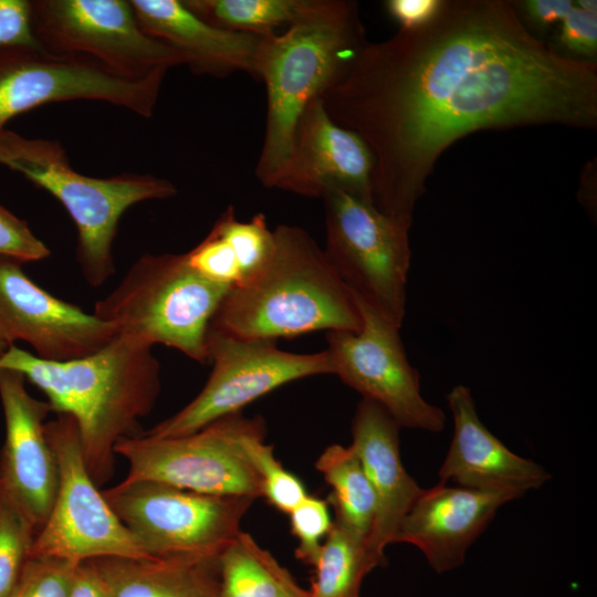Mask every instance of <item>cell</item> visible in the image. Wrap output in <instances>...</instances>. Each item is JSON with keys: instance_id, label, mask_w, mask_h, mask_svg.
I'll use <instances>...</instances> for the list:
<instances>
[{"instance_id": "obj_17", "label": "cell", "mask_w": 597, "mask_h": 597, "mask_svg": "<svg viewBox=\"0 0 597 597\" xmlns=\"http://www.w3.org/2000/svg\"><path fill=\"white\" fill-rule=\"evenodd\" d=\"M371 171L365 143L334 123L316 98L297 121L289 158L273 188L320 198L343 190L371 202Z\"/></svg>"}, {"instance_id": "obj_7", "label": "cell", "mask_w": 597, "mask_h": 597, "mask_svg": "<svg viewBox=\"0 0 597 597\" xmlns=\"http://www.w3.org/2000/svg\"><path fill=\"white\" fill-rule=\"evenodd\" d=\"M326 244L335 272L350 293L401 327L406 315L411 223L343 190L324 195Z\"/></svg>"}, {"instance_id": "obj_28", "label": "cell", "mask_w": 597, "mask_h": 597, "mask_svg": "<svg viewBox=\"0 0 597 597\" xmlns=\"http://www.w3.org/2000/svg\"><path fill=\"white\" fill-rule=\"evenodd\" d=\"M38 531L22 510L0 493V597H10Z\"/></svg>"}, {"instance_id": "obj_31", "label": "cell", "mask_w": 597, "mask_h": 597, "mask_svg": "<svg viewBox=\"0 0 597 597\" xmlns=\"http://www.w3.org/2000/svg\"><path fill=\"white\" fill-rule=\"evenodd\" d=\"M185 256L193 271L213 283L231 289L242 282L237 255L214 226Z\"/></svg>"}, {"instance_id": "obj_38", "label": "cell", "mask_w": 597, "mask_h": 597, "mask_svg": "<svg viewBox=\"0 0 597 597\" xmlns=\"http://www.w3.org/2000/svg\"><path fill=\"white\" fill-rule=\"evenodd\" d=\"M70 597H111L108 587L93 559L76 565Z\"/></svg>"}, {"instance_id": "obj_10", "label": "cell", "mask_w": 597, "mask_h": 597, "mask_svg": "<svg viewBox=\"0 0 597 597\" xmlns=\"http://www.w3.org/2000/svg\"><path fill=\"white\" fill-rule=\"evenodd\" d=\"M211 374L200 392L182 409L143 434L172 438L195 432L291 381L333 374L326 349L297 354L280 349L276 341L251 339L213 328L207 337Z\"/></svg>"}, {"instance_id": "obj_8", "label": "cell", "mask_w": 597, "mask_h": 597, "mask_svg": "<svg viewBox=\"0 0 597 597\" xmlns=\"http://www.w3.org/2000/svg\"><path fill=\"white\" fill-rule=\"evenodd\" d=\"M103 496L151 558L218 557L255 498L211 495L157 481H122Z\"/></svg>"}, {"instance_id": "obj_32", "label": "cell", "mask_w": 597, "mask_h": 597, "mask_svg": "<svg viewBox=\"0 0 597 597\" xmlns=\"http://www.w3.org/2000/svg\"><path fill=\"white\" fill-rule=\"evenodd\" d=\"M292 534L297 540L296 557L313 566L331 526L328 503L316 496L307 495L290 513Z\"/></svg>"}, {"instance_id": "obj_19", "label": "cell", "mask_w": 597, "mask_h": 597, "mask_svg": "<svg viewBox=\"0 0 597 597\" xmlns=\"http://www.w3.org/2000/svg\"><path fill=\"white\" fill-rule=\"evenodd\" d=\"M447 401L454 430L438 473L440 483L522 496L548 481L551 475L542 465L511 451L482 423L468 387H453Z\"/></svg>"}, {"instance_id": "obj_40", "label": "cell", "mask_w": 597, "mask_h": 597, "mask_svg": "<svg viewBox=\"0 0 597 597\" xmlns=\"http://www.w3.org/2000/svg\"><path fill=\"white\" fill-rule=\"evenodd\" d=\"M8 345L0 339V356L8 349Z\"/></svg>"}, {"instance_id": "obj_39", "label": "cell", "mask_w": 597, "mask_h": 597, "mask_svg": "<svg viewBox=\"0 0 597 597\" xmlns=\"http://www.w3.org/2000/svg\"><path fill=\"white\" fill-rule=\"evenodd\" d=\"M574 3L584 11L597 13V2L595 0H579Z\"/></svg>"}, {"instance_id": "obj_23", "label": "cell", "mask_w": 597, "mask_h": 597, "mask_svg": "<svg viewBox=\"0 0 597 597\" xmlns=\"http://www.w3.org/2000/svg\"><path fill=\"white\" fill-rule=\"evenodd\" d=\"M219 574L218 597H310L270 552L241 531L220 554Z\"/></svg>"}, {"instance_id": "obj_18", "label": "cell", "mask_w": 597, "mask_h": 597, "mask_svg": "<svg viewBox=\"0 0 597 597\" xmlns=\"http://www.w3.org/2000/svg\"><path fill=\"white\" fill-rule=\"evenodd\" d=\"M521 498L505 491H485L439 483L422 489L404 517L394 543L418 547L437 573L463 564L471 544L496 511Z\"/></svg>"}, {"instance_id": "obj_26", "label": "cell", "mask_w": 597, "mask_h": 597, "mask_svg": "<svg viewBox=\"0 0 597 597\" xmlns=\"http://www.w3.org/2000/svg\"><path fill=\"white\" fill-rule=\"evenodd\" d=\"M313 0H182L203 21L229 31L254 35L289 28Z\"/></svg>"}, {"instance_id": "obj_35", "label": "cell", "mask_w": 597, "mask_h": 597, "mask_svg": "<svg viewBox=\"0 0 597 597\" xmlns=\"http://www.w3.org/2000/svg\"><path fill=\"white\" fill-rule=\"evenodd\" d=\"M21 46H40L32 30L31 1L0 0V50Z\"/></svg>"}, {"instance_id": "obj_4", "label": "cell", "mask_w": 597, "mask_h": 597, "mask_svg": "<svg viewBox=\"0 0 597 597\" xmlns=\"http://www.w3.org/2000/svg\"><path fill=\"white\" fill-rule=\"evenodd\" d=\"M273 234L269 261L228 291L210 328L270 341L317 331H358L357 306L324 249L297 226L279 224Z\"/></svg>"}, {"instance_id": "obj_16", "label": "cell", "mask_w": 597, "mask_h": 597, "mask_svg": "<svg viewBox=\"0 0 597 597\" xmlns=\"http://www.w3.org/2000/svg\"><path fill=\"white\" fill-rule=\"evenodd\" d=\"M24 383L19 371L0 368L6 422L0 493L11 499L39 532L56 496L59 469L45 433L44 419L52 409L48 401L32 397Z\"/></svg>"}, {"instance_id": "obj_2", "label": "cell", "mask_w": 597, "mask_h": 597, "mask_svg": "<svg viewBox=\"0 0 597 597\" xmlns=\"http://www.w3.org/2000/svg\"><path fill=\"white\" fill-rule=\"evenodd\" d=\"M151 348L117 334L91 355L51 362L13 344L0 368L19 371L45 394L52 411L73 417L87 471L100 486L113 476L116 443L144 432L139 420L158 398L160 364Z\"/></svg>"}, {"instance_id": "obj_11", "label": "cell", "mask_w": 597, "mask_h": 597, "mask_svg": "<svg viewBox=\"0 0 597 597\" xmlns=\"http://www.w3.org/2000/svg\"><path fill=\"white\" fill-rule=\"evenodd\" d=\"M31 22L43 50L86 56L124 78L166 75L184 64L177 51L142 29L130 0H31Z\"/></svg>"}, {"instance_id": "obj_27", "label": "cell", "mask_w": 597, "mask_h": 597, "mask_svg": "<svg viewBox=\"0 0 597 597\" xmlns=\"http://www.w3.org/2000/svg\"><path fill=\"white\" fill-rule=\"evenodd\" d=\"M264 438V421L260 417L253 418L242 437V444L261 480L262 496L275 509L289 514L308 494L302 481L283 468Z\"/></svg>"}, {"instance_id": "obj_29", "label": "cell", "mask_w": 597, "mask_h": 597, "mask_svg": "<svg viewBox=\"0 0 597 597\" xmlns=\"http://www.w3.org/2000/svg\"><path fill=\"white\" fill-rule=\"evenodd\" d=\"M213 226L232 247L241 270L242 282L259 272L272 255L274 234L273 230L269 229L263 213L254 214L244 222L235 218L233 207L229 206Z\"/></svg>"}, {"instance_id": "obj_30", "label": "cell", "mask_w": 597, "mask_h": 597, "mask_svg": "<svg viewBox=\"0 0 597 597\" xmlns=\"http://www.w3.org/2000/svg\"><path fill=\"white\" fill-rule=\"evenodd\" d=\"M77 564L53 557L29 556L10 597H70Z\"/></svg>"}, {"instance_id": "obj_5", "label": "cell", "mask_w": 597, "mask_h": 597, "mask_svg": "<svg viewBox=\"0 0 597 597\" xmlns=\"http://www.w3.org/2000/svg\"><path fill=\"white\" fill-rule=\"evenodd\" d=\"M0 165L23 175L64 207L77 231L76 261L94 289L115 273L113 245L122 216L134 205L177 193L170 180L151 174L83 175L72 168L57 140L29 138L7 128L0 130Z\"/></svg>"}, {"instance_id": "obj_24", "label": "cell", "mask_w": 597, "mask_h": 597, "mask_svg": "<svg viewBox=\"0 0 597 597\" xmlns=\"http://www.w3.org/2000/svg\"><path fill=\"white\" fill-rule=\"evenodd\" d=\"M380 565L365 536L334 520L313 565L310 597H360L363 579Z\"/></svg>"}, {"instance_id": "obj_33", "label": "cell", "mask_w": 597, "mask_h": 597, "mask_svg": "<svg viewBox=\"0 0 597 597\" xmlns=\"http://www.w3.org/2000/svg\"><path fill=\"white\" fill-rule=\"evenodd\" d=\"M51 251L30 229L28 222L0 206V255L21 263L41 261Z\"/></svg>"}, {"instance_id": "obj_1", "label": "cell", "mask_w": 597, "mask_h": 597, "mask_svg": "<svg viewBox=\"0 0 597 597\" xmlns=\"http://www.w3.org/2000/svg\"><path fill=\"white\" fill-rule=\"evenodd\" d=\"M373 158L371 202L412 223L439 156L485 128L597 125V66L551 49L513 2L448 0L426 24L366 43L321 97Z\"/></svg>"}, {"instance_id": "obj_25", "label": "cell", "mask_w": 597, "mask_h": 597, "mask_svg": "<svg viewBox=\"0 0 597 597\" xmlns=\"http://www.w3.org/2000/svg\"><path fill=\"white\" fill-rule=\"evenodd\" d=\"M315 465L332 488L327 503L334 506L335 520L367 538L376 503L355 450L350 446L332 444L321 453Z\"/></svg>"}, {"instance_id": "obj_9", "label": "cell", "mask_w": 597, "mask_h": 597, "mask_svg": "<svg viewBox=\"0 0 597 597\" xmlns=\"http://www.w3.org/2000/svg\"><path fill=\"white\" fill-rule=\"evenodd\" d=\"M45 433L56 460L59 486L30 556L75 563L103 557L153 559L90 475L73 417L56 413L55 419L45 422Z\"/></svg>"}, {"instance_id": "obj_22", "label": "cell", "mask_w": 597, "mask_h": 597, "mask_svg": "<svg viewBox=\"0 0 597 597\" xmlns=\"http://www.w3.org/2000/svg\"><path fill=\"white\" fill-rule=\"evenodd\" d=\"M219 556L103 557L93 561L111 597H218Z\"/></svg>"}, {"instance_id": "obj_34", "label": "cell", "mask_w": 597, "mask_h": 597, "mask_svg": "<svg viewBox=\"0 0 597 597\" xmlns=\"http://www.w3.org/2000/svg\"><path fill=\"white\" fill-rule=\"evenodd\" d=\"M556 41L570 57L593 61L597 53V13L584 11L574 3L561 22Z\"/></svg>"}, {"instance_id": "obj_15", "label": "cell", "mask_w": 597, "mask_h": 597, "mask_svg": "<svg viewBox=\"0 0 597 597\" xmlns=\"http://www.w3.org/2000/svg\"><path fill=\"white\" fill-rule=\"evenodd\" d=\"M22 263L0 255V339L22 341L44 360L64 362L91 355L116 335V329L35 284Z\"/></svg>"}, {"instance_id": "obj_13", "label": "cell", "mask_w": 597, "mask_h": 597, "mask_svg": "<svg viewBox=\"0 0 597 597\" xmlns=\"http://www.w3.org/2000/svg\"><path fill=\"white\" fill-rule=\"evenodd\" d=\"M166 75L128 80L81 55L55 54L40 46L0 50V130L38 106L98 101L142 117L154 114Z\"/></svg>"}, {"instance_id": "obj_6", "label": "cell", "mask_w": 597, "mask_h": 597, "mask_svg": "<svg viewBox=\"0 0 597 597\" xmlns=\"http://www.w3.org/2000/svg\"><path fill=\"white\" fill-rule=\"evenodd\" d=\"M229 290L193 271L185 253H145L95 303L93 314L117 334L176 348L205 364L210 325Z\"/></svg>"}, {"instance_id": "obj_3", "label": "cell", "mask_w": 597, "mask_h": 597, "mask_svg": "<svg viewBox=\"0 0 597 597\" xmlns=\"http://www.w3.org/2000/svg\"><path fill=\"white\" fill-rule=\"evenodd\" d=\"M358 7L347 0H313L281 34L263 35L254 77L266 88V124L255 167L259 181L273 188L289 158L297 121L345 73L366 44Z\"/></svg>"}, {"instance_id": "obj_21", "label": "cell", "mask_w": 597, "mask_h": 597, "mask_svg": "<svg viewBox=\"0 0 597 597\" xmlns=\"http://www.w3.org/2000/svg\"><path fill=\"white\" fill-rule=\"evenodd\" d=\"M130 4L142 29L177 51L195 74L224 77L247 72L254 76L261 35L214 27L182 0H130Z\"/></svg>"}, {"instance_id": "obj_20", "label": "cell", "mask_w": 597, "mask_h": 597, "mask_svg": "<svg viewBox=\"0 0 597 597\" xmlns=\"http://www.w3.org/2000/svg\"><path fill=\"white\" fill-rule=\"evenodd\" d=\"M399 425L379 405L362 399L353 422L350 447L357 453L374 492L376 510L367 545L385 562V548L421 492L405 470L399 448Z\"/></svg>"}, {"instance_id": "obj_37", "label": "cell", "mask_w": 597, "mask_h": 597, "mask_svg": "<svg viewBox=\"0 0 597 597\" xmlns=\"http://www.w3.org/2000/svg\"><path fill=\"white\" fill-rule=\"evenodd\" d=\"M441 0H388L387 13L400 25V29H413L426 24L439 11Z\"/></svg>"}, {"instance_id": "obj_12", "label": "cell", "mask_w": 597, "mask_h": 597, "mask_svg": "<svg viewBox=\"0 0 597 597\" xmlns=\"http://www.w3.org/2000/svg\"><path fill=\"white\" fill-rule=\"evenodd\" d=\"M252 419L238 412L185 436L123 438L115 446V453L128 462L123 481H157L211 495L262 496L261 480L242 444Z\"/></svg>"}, {"instance_id": "obj_36", "label": "cell", "mask_w": 597, "mask_h": 597, "mask_svg": "<svg viewBox=\"0 0 597 597\" xmlns=\"http://www.w3.org/2000/svg\"><path fill=\"white\" fill-rule=\"evenodd\" d=\"M514 4L517 13L537 31H546L561 23L574 7L570 0H526Z\"/></svg>"}, {"instance_id": "obj_14", "label": "cell", "mask_w": 597, "mask_h": 597, "mask_svg": "<svg viewBox=\"0 0 597 597\" xmlns=\"http://www.w3.org/2000/svg\"><path fill=\"white\" fill-rule=\"evenodd\" d=\"M360 315V328L325 332L333 374L363 399L383 407L399 427L440 432L443 411L420 391V376L409 363L400 327L350 293Z\"/></svg>"}]
</instances>
